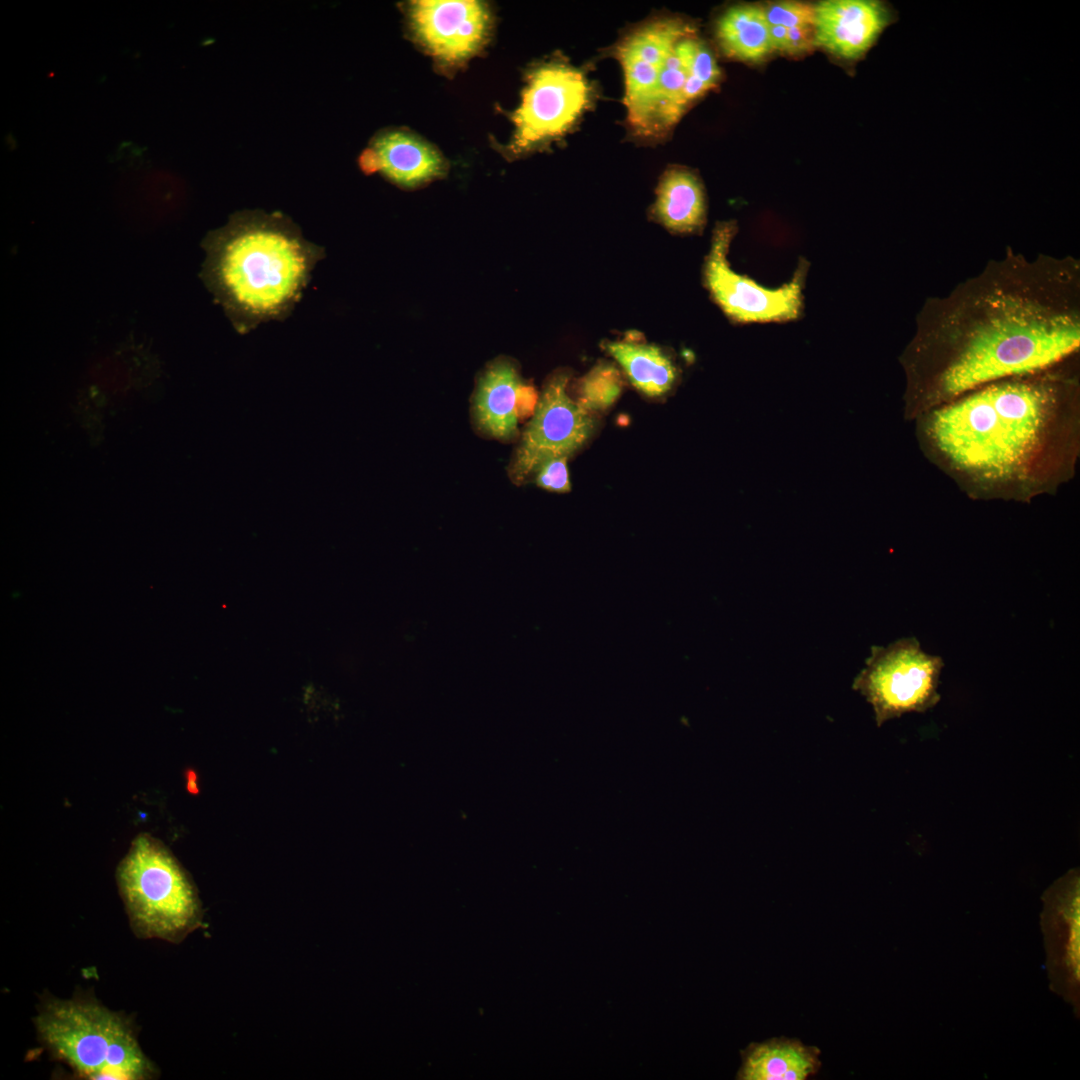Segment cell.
<instances>
[{"mask_svg":"<svg viewBox=\"0 0 1080 1080\" xmlns=\"http://www.w3.org/2000/svg\"><path fill=\"white\" fill-rule=\"evenodd\" d=\"M1080 353V262L1007 248L947 295L929 297L900 356L904 417Z\"/></svg>","mask_w":1080,"mask_h":1080,"instance_id":"obj_1","label":"cell"},{"mask_svg":"<svg viewBox=\"0 0 1080 1080\" xmlns=\"http://www.w3.org/2000/svg\"><path fill=\"white\" fill-rule=\"evenodd\" d=\"M925 458L970 499L1029 504L1072 481L1080 358L1004 378L913 420Z\"/></svg>","mask_w":1080,"mask_h":1080,"instance_id":"obj_2","label":"cell"},{"mask_svg":"<svg viewBox=\"0 0 1080 1080\" xmlns=\"http://www.w3.org/2000/svg\"><path fill=\"white\" fill-rule=\"evenodd\" d=\"M316 259V251L283 217L247 212L216 237L210 271L222 301L253 324L293 306Z\"/></svg>","mask_w":1080,"mask_h":1080,"instance_id":"obj_3","label":"cell"},{"mask_svg":"<svg viewBox=\"0 0 1080 1080\" xmlns=\"http://www.w3.org/2000/svg\"><path fill=\"white\" fill-rule=\"evenodd\" d=\"M34 1022L44 1048L81 1078L145 1080L157 1076L131 1020L91 996L45 997Z\"/></svg>","mask_w":1080,"mask_h":1080,"instance_id":"obj_4","label":"cell"},{"mask_svg":"<svg viewBox=\"0 0 1080 1080\" xmlns=\"http://www.w3.org/2000/svg\"><path fill=\"white\" fill-rule=\"evenodd\" d=\"M117 883L133 933L140 939L179 943L202 923L188 877L166 847L138 835L117 868Z\"/></svg>","mask_w":1080,"mask_h":1080,"instance_id":"obj_5","label":"cell"},{"mask_svg":"<svg viewBox=\"0 0 1080 1080\" xmlns=\"http://www.w3.org/2000/svg\"><path fill=\"white\" fill-rule=\"evenodd\" d=\"M939 656L925 653L916 638L873 646L853 689L872 706L878 727L910 712H926L940 701Z\"/></svg>","mask_w":1080,"mask_h":1080,"instance_id":"obj_6","label":"cell"},{"mask_svg":"<svg viewBox=\"0 0 1080 1080\" xmlns=\"http://www.w3.org/2000/svg\"><path fill=\"white\" fill-rule=\"evenodd\" d=\"M737 230L735 221L719 222L713 230L703 266L704 285L713 301L731 321L739 324L800 318L807 263L800 262L788 283L775 289L766 288L730 267L727 255Z\"/></svg>","mask_w":1080,"mask_h":1080,"instance_id":"obj_7","label":"cell"},{"mask_svg":"<svg viewBox=\"0 0 1080 1080\" xmlns=\"http://www.w3.org/2000/svg\"><path fill=\"white\" fill-rule=\"evenodd\" d=\"M591 100L585 75L561 62L544 64L531 72L519 108L513 114L515 131L510 149L514 153L566 132Z\"/></svg>","mask_w":1080,"mask_h":1080,"instance_id":"obj_8","label":"cell"},{"mask_svg":"<svg viewBox=\"0 0 1080 1080\" xmlns=\"http://www.w3.org/2000/svg\"><path fill=\"white\" fill-rule=\"evenodd\" d=\"M568 381L558 372L545 384L508 469L513 483H524L546 459L569 457L591 436L594 420L568 396Z\"/></svg>","mask_w":1080,"mask_h":1080,"instance_id":"obj_9","label":"cell"},{"mask_svg":"<svg viewBox=\"0 0 1080 1080\" xmlns=\"http://www.w3.org/2000/svg\"><path fill=\"white\" fill-rule=\"evenodd\" d=\"M691 34L694 28L688 23L660 18L633 29L618 43L615 55L624 72L627 122L635 135L649 137L653 100L667 57Z\"/></svg>","mask_w":1080,"mask_h":1080,"instance_id":"obj_10","label":"cell"},{"mask_svg":"<svg viewBox=\"0 0 1080 1080\" xmlns=\"http://www.w3.org/2000/svg\"><path fill=\"white\" fill-rule=\"evenodd\" d=\"M814 11L815 47L847 62L864 59L897 20L890 4L879 0H825Z\"/></svg>","mask_w":1080,"mask_h":1080,"instance_id":"obj_11","label":"cell"},{"mask_svg":"<svg viewBox=\"0 0 1080 1080\" xmlns=\"http://www.w3.org/2000/svg\"><path fill=\"white\" fill-rule=\"evenodd\" d=\"M412 28L437 58L457 62L469 57L484 41L489 13L478 1H414L409 6Z\"/></svg>","mask_w":1080,"mask_h":1080,"instance_id":"obj_12","label":"cell"},{"mask_svg":"<svg viewBox=\"0 0 1080 1080\" xmlns=\"http://www.w3.org/2000/svg\"><path fill=\"white\" fill-rule=\"evenodd\" d=\"M366 172L380 171L390 180L414 186L443 170L439 154L425 142L402 131L379 134L361 157Z\"/></svg>","mask_w":1080,"mask_h":1080,"instance_id":"obj_13","label":"cell"},{"mask_svg":"<svg viewBox=\"0 0 1080 1080\" xmlns=\"http://www.w3.org/2000/svg\"><path fill=\"white\" fill-rule=\"evenodd\" d=\"M524 382L508 360H497L487 367L473 398V417L480 432L501 441L517 435L516 404Z\"/></svg>","mask_w":1080,"mask_h":1080,"instance_id":"obj_14","label":"cell"},{"mask_svg":"<svg viewBox=\"0 0 1080 1080\" xmlns=\"http://www.w3.org/2000/svg\"><path fill=\"white\" fill-rule=\"evenodd\" d=\"M819 1050L796 1039L752 1043L742 1053V1080H804L820 1067Z\"/></svg>","mask_w":1080,"mask_h":1080,"instance_id":"obj_15","label":"cell"},{"mask_svg":"<svg viewBox=\"0 0 1080 1080\" xmlns=\"http://www.w3.org/2000/svg\"><path fill=\"white\" fill-rule=\"evenodd\" d=\"M706 197L700 179L690 170L673 167L659 181L652 214L674 233L700 232L706 223Z\"/></svg>","mask_w":1080,"mask_h":1080,"instance_id":"obj_16","label":"cell"},{"mask_svg":"<svg viewBox=\"0 0 1080 1080\" xmlns=\"http://www.w3.org/2000/svg\"><path fill=\"white\" fill-rule=\"evenodd\" d=\"M763 7L738 4L718 18L715 34L723 53L734 60L756 63L774 52Z\"/></svg>","mask_w":1080,"mask_h":1080,"instance_id":"obj_17","label":"cell"},{"mask_svg":"<svg viewBox=\"0 0 1080 1080\" xmlns=\"http://www.w3.org/2000/svg\"><path fill=\"white\" fill-rule=\"evenodd\" d=\"M695 38L691 34L680 39L667 57L656 87L648 138L664 137L686 111L683 90Z\"/></svg>","mask_w":1080,"mask_h":1080,"instance_id":"obj_18","label":"cell"},{"mask_svg":"<svg viewBox=\"0 0 1080 1080\" xmlns=\"http://www.w3.org/2000/svg\"><path fill=\"white\" fill-rule=\"evenodd\" d=\"M605 349L624 369L631 383L647 396L667 393L676 381V367L657 346L613 341L607 342Z\"/></svg>","mask_w":1080,"mask_h":1080,"instance_id":"obj_19","label":"cell"},{"mask_svg":"<svg viewBox=\"0 0 1080 1080\" xmlns=\"http://www.w3.org/2000/svg\"><path fill=\"white\" fill-rule=\"evenodd\" d=\"M623 387L620 372L611 364L595 366L579 382L578 404L587 411H602L619 397Z\"/></svg>","mask_w":1080,"mask_h":1080,"instance_id":"obj_20","label":"cell"},{"mask_svg":"<svg viewBox=\"0 0 1080 1080\" xmlns=\"http://www.w3.org/2000/svg\"><path fill=\"white\" fill-rule=\"evenodd\" d=\"M720 79L721 71L713 53L703 41L696 37L689 59L688 78L683 90L684 103L689 106L714 89Z\"/></svg>","mask_w":1080,"mask_h":1080,"instance_id":"obj_21","label":"cell"},{"mask_svg":"<svg viewBox=\"0 0 1080 1080\" xmlns=\"http://www.w3.org/2000/svg\"><path fill=\"white\" fill-rule=\"evenodd\" d=\"M762 7L769 26L790 29L814 24V5L797 1H780Z\"/></svg>","mask_w":1080,"mask_h":1080,"instance_id":"obj_22","label":"cell"},{"mask_svg":"<svg viewBox=\"0 0 1080 1080\" xmlns=\"http://www.w3.org/2000/svg\"><path fill=\"white\" fill-rule=\"evenodd\" d=\"M568 457H554L543 461L535 470L536 484L553 492H568L570 480L567 469Z\"/></svg>","mask_w":1080,"mask_h":1080,"instance_id":"obj_23","label":"cell"},{"mask_svg":"<svg viewBox=\"0 0 1080 1080\" xmlns=\"http://www.w3.org/2000/svg\"><path fill=\"white\" fill-rule=\"evenodd\" d=\"M815 48L813 26L788 29L785 52L791 55L810 52Z\"/></svg>","mask_w":1080,"mask_h":1080,"instance_id":"obj_24","label":"cell"},{"mask_svg":"<svg viewBox=\"0 0 1080 1080\" xmlns=\"http://www.w3.org/2000/svg\"><path fill=\"white\" fill-rule=\"evenodd\" d=\"M769 31L774 52H785L788 29L782 26H770Z\"/></svg>","mask_w":1080,"mask_h":1080,"instance_id":"obj_25","label":"cell"},{"mask_svg":"<svg viewBox=\"0 0 1080 1080\" xmlns=\"http://www.w3.org/2000/svg\"><path fill=\"white\" fill-rule=\"evenodd\" d=\"M186 789L192 795L199 793L198 775L193 769H187L185 772Z\"/></svg>","mask_w":1080,"mask_h":1080,"instance_id":"obj_26","label":"cell"}]
</instances>
